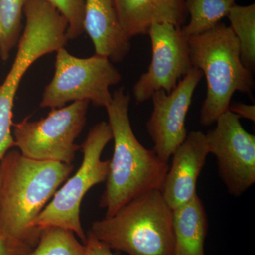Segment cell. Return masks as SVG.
<instances>
[{
	"label": "cell",
	"mask_w": 255,
	"mask_h": 255,
	"mask_svg": "<svg viewBox=\"0 0 255 255\" xmlns=\"http://www.w3.org/2000/svg\"><path fill=\"white\" fill-rule=\"evenodd\" d=\"M73 169L72 164L9 151L0 162V233L34 248L41 234L35 221Z\"/></svg>",
	"instance_id": "cell-1"
},
{
	"label": "cell",
	"mask_w": 255,
	"mask_h": 255,
	"mask_svg": "<svg viewBox=\"0 0 255 255\" xmlns=\"http://www.w3.org/2000/svg\"><path fill=\"white\" fill-rule=\"evenodd\" d=\"M112 97L106 110L113 135L114 152L100 201V207L106 209L105 217L113 216L137 196L159 190L169 167L155 151L146 148L135 137L129 119L130 96L124 87L117 89Z\"/></svg>",
	"instance_id": "cell-2"
},
{
	"label": "cell",
	"mask_w": 255,
	"mask_h": 255,
	"mask_svg": "<svg viewBox=\"0 0 255 255\" xmlns=\"http://www.w3.org/2000/svg\"><path fill=\"white\" fill-rule=\"evenodd\" d=\"M188 46L191 65L206 78L207 89L199 122L210 127L229 110L236 92L252 95L255 86L254 74L242 63L237 38L225 23L189 37Z\"/></svg>",
	"instance_id": "cell-3"
},
{
	"label": "cell",
	"mask_w": 255,
	"mask_h": 255,
	"mask_svg": "<svg viewBox=\"0 0 255 255\" xmlns=\"http://www.w3.org/2000/svg\"><path fill=\"white\" fill-rule=\"evenodd\" d=\"M90 231L110 249L128 255H174L173 209L157 189L95 221Z\"/></svg>",
	"instance_id": "cell-4"
},
{
	"label": "cell",
	"mask_w": 255,
	"mask_h": 255,
	"mask_svg": "<svg viewBox=\"0 0 255 255\" xmlns=\"http://www.w3.org/2000/svg\"><path fill=\"white\" fill-rule=\"evenodd\" d=\"M112 139V130L107 122H100L92 128L80 147L83 153L81 166L58 189L38 216L35 226L38 230L63 228L73 231L85 243L87 236L80 220L82 201L90 189L107 180L110 160H102V154Z\"/></svg>",
	"instance_id": "cell-5"
},
{
	"label": "cell",
	"mask_w": 255,
	"mask_h": 255,
	"mask_svg": "<svg viewBox=\"0 0 255 255\" xmlns=\"http://www.w3.org/2000/svg\"><path fill=\"white\" fill-rule=\"evenodd\" d=\"M54 76L43 92L42 108H61L68 102L89 101L107 108L112 102L110 87L122 77L108 58L95 54L80 58L65 48L56 52Z\"/></svg>",
	"instance_id": "cell-6"
},
{
	"label": "cell",
	"mask_w": 255,
	"mask_h": 255,
	"mask_svg": "<svg viewBox=\"0 0 255 255\" xmlns=\"http://www.w3.org/2000/svg\"><path fill=\"white\" fill-rule=\"evenodd\" d=\"M89 101L53 109L45 118L13 124L15 147L27 158L72 164L80 147L75 140L87 121Z\"/></svg>",
	"instance_id": "cell-7"
},
{
	"label": "cell",
	"mask_w": 255,
	"mask_h": 255,
	"mask_svg": "<svg viewBox=\"0 0 255 255\" xmlns=\"http://www.w3.org/2000/svg\"><path fill=\"white\" fill-rule=\"evenodd\" d=\"M230 110L205 134L209 154L216 157L218 171L231 195L241 196L255 183V136Z\"/></svg>",
	"instance_id": "cell-8"
},
{
	"label": "cell",
	"mask_w": 255,
	"mask_h": 255,
	"mask_svg": "<svg viewBox=\"0 0 255 255\" xmlns=\"http://www.w3.org/2000/svg\"><path fill=\"white\" fill-rule=\"evenodd\" d=\"M147 35L152 46V59L147 71L132 88L137 104L147 102L159 90L170 93L193 68L188 38L181 28L169 23H154Z\"/></svg>",
	"instance_id": "cell-9"
},
{
	"label": "cell",
	"mask_w": 255,
	"mask_h": 255,
	"mask_svg": "<svg viewBox=\"0 0 255 255\" xmlns=\"http://www.w3.org/2000/svg\"><path fill=\"white\" fill-rule=\"evenodd\" d=\"M202 77L200 70L193 68L170 93L159 90L151 97L153 110L146 128L153 142L152 150L166 163L187 137L186 118Z\"/></svg>",
	"instance_id": "cell-10"
},
{
	"label": "cell",
	"mask_w": 255,
	"mask_h": 255,
	"mask_svg": "<svg viewBox=\"0 0 255 255\" xmlns=\"http://www.w3.org/2000/svg\"><path fill=\"white\" fill-rule=\"evenodd\" d=\"M209 154L205 134L199 130L188 132L174 152L172 164L159 189L172 209L184 205L197 195L198 178Z\"/></svg>",
	"instance_id": "cell-11"
},
{
	"label": "cell",
	"mask_w": 255,
	"mask_h": 255,
	"mask_svg": "<svg viewBox=\"0 0 255 255\" xmlns=\"http://www.w3.org/2000/svg\"><path fill=\"white\" fill-rule=\"evenodd\" d=\"M84 30L91 38L95 54L121 63L130 50V39L125 34L114 0H84Z\"/></svg>",
	"instance_id": "cell-12"
},
{
	"label": "cell",
	"mask_w": 255,
	"mask_h": 255,
	"mask_svg": "<svg viewBox=\"0 0 255 255\" xmlns=\"http://www.w3.org/2000/svg\"><path fill=\"white\" fill-rule=\"evenodd\" d=\"M125 34L132 37L148 34L154 23H169L182 28L187 21L185 0H114Z\"/></svg>",
	"instance_id": "cell-13"
},
{
	"label": "cell",
	"mask_w": 255,
	"mask_h": 255,
	"mask_svg": "<svg viewBox=\"0 0 255 255\" xmlns=\"http://www.w3.org/2000/svg\"><path fill=\"white\" fill-rule=\"evenodd\" d=\"M208 228L207 215L199 196L174 209V255H205Z\"/></svg>",
	"instance_id": "cell-14"
},
{
	"label": "cell",
	"mask_w": 255,
	"mask_h": 255,
	"mask_svg": "<svg viewBox=\"0 0 255 255\" xmlns=\"http://www.w3.org/2000/svg\"><path fill=\"white\" fill-rule=\"evenodd\" d=\"M238 0H185L190 21L181 28L186 38L212 29L227 17Z\"/></svg>",
	"instance_id": "cell-15"
},
{
	"label": "cell",
	"mask_w": 255,
	"mask_h": 255,
	"mask_svg": "<svg viewBox=\"0 0 255 255\" xmlns=\"http://www.w3.org/2000/svg\"><path fill=\"white\" fill-rule=\"evenodd\" d=\"M227 18L239 43L242 63L251 73L255 71V4H235Z\"/></svg>",
	"instance_id": "cell-16"
},
{
	"label": "cell",
	"mask_w": 255,
	"mask_h": 255,
	"mask_svg": "<svg viewBox=\"0 0 255 255\" xmlns=\"http://www.w3.org/2000/svg\"><path fill=\"white\" fill-rule=\"evenodd\" d=\"M26 0H0V56L9 58L21 31V17Z\"/></svg>",
	"instance_id": "cell-17"
},
{
	"label": "cell",
	"mask_w": 255,
	"mask_h": 255,
	"mask_svg": "<svg viewBox=\"0 0 255 255\" xmlns=\"http://www.w3.org/2000/svg\"><path fill=\"white\" fill-rule=\"evenodd\" d=\"M85 246L71 231L50 227L41 230L38 244L31 255H83Z\"/></svg>",
	"instance_id": "cell-18"
},
{
	"label": "cell",
	"mask_w": 255,
	"mask_h": 255,
	"mask_svg": "<svg viewBox=\"0 0 255 255\" xmlns=\"http://www.w3.org/2000/svg\"><path fill=\"white\" fill-rule=\"evenodd\" d=\"M68 22L67 38L74 40L81 36L84 30V0H48Z\"/></svg>",
	"instance_id": "cell-19"
},
{
	"label": "cell",
	"mask_w": 255,
	"mask_h": 255,
	"mask_svg": "<svg viewBox=\"0 0 255 255\" xmlns=\"http://www.w3.org/2000/svg\"><path fill=\"white\" fill-rule=\"evenodd\" d=\"M33 250L23 242L0 233V255H31Z\"/></svg>",
	"instance_id": "cell-20"
},
{
	"label": "cell",
	"mask_w": 255,
	"mask_h": 255,
	"mask_svg": "<svg viewBox=\"0 0 255 255\" xmlns=\"http://www.w3.org/2000/svg\"><path fill=\"white\" fill-rule=\"evenodd\" d=\"M85 251L83 255H115L105 243L100 241L91 231L87 233L86 240L83 243Z\"/></svg>",
	"instance_id": "cell-21"
},
{
	"label": "cell",
	"mask_w": 255,
	"mask_h": 255,
	"mask_svg": "<svg viewBox=\"0 0 255 255\" xmlns=\"http://www.w3.org/2000/svg\"><path fill=\"white\" fill-rule=\"evenodd\" d=\"M229 110L238 116L240 118L248 119L255 123V105H246V104L241 103V102H233L230 105Z\"/></svg>",
	"instance_id": "cell-22"
},
{
	"label": "cell",
	"mask_w": 255,
	"mask_h": 255,
	"mask_svg": "<svg viewBox=\"0 0 255 255\" xmlns=\"http://www.w3.org/2000/svg\"><path fill=\"white\" fill-rule=\"evenodd\" d=\"M0 191H1V175H0Z\"/></svg>",
	"instance_id": "cell-23"
}]
</instances>
